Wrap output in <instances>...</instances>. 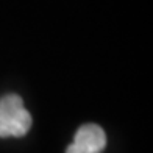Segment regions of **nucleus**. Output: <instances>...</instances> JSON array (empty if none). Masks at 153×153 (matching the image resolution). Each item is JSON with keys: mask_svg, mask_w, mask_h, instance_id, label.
<instances>
[{"mask_svg": "<svg viewBox=\"0 0 153 153\" xmlns=\"http://www.w3.org/2000/svg\"><path fill=\"white\" fill-rule=\"evenodd\" d=\"M31 127V116L17 94L0 99V137H22Z\"/></svg>", "mask_w": 153, "mask_h": 153, "instance_id": "obj_1", "label": "nucleus"}, {"mask_svg": "<svg viewBox=\"0 0 153 153\" xmlns=\"http://www.w3.org/2000/svg\"><path fill=\"white\" fill-rule=\"evenodd\" d=\"M72 144L85 153H102L106 147V134L99 125L86 123L76 130Z\"/></svg>", "mask_w": 153, "mask_h": 153, "instance_id": "obj_2", "label": "nucleus"}, {"mask_svg": "<svg viewBox=\"0 0 153 153\" xmlns=\"http://www.w3.org/2000/svg\"><path fill=\"white\" fill-rule=\"evenodd\" d=\"M66 153H85V152H83V150H80L78 147H76V145L71 144V145H69V147H67Z\"/></svg>", "mask_w": 153, "mask_h": 153, "instance_id": "obj_3", "label": "nucleus"}]
</instances>
